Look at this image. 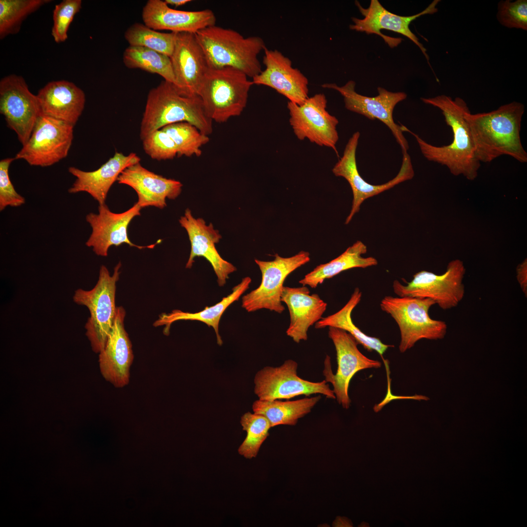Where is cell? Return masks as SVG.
Returning <instances> with one entry per match:
<instances>
[{"instance_id":"obj_26","label":"cell","mask_w":527,"mask_h":527,"mask_svg":"<svg viewBox=\"0 0 527 527\" xmlns=\"http://www.w3.org/2000/svg\"><path fill=\"white\" fill-rule=\"evenodd\" d=\"M306 286L298 287L284 286L281 301L289 310L290 322L286 331L287 335L297 343L307 339L310 326L323 317L327 304L317 294H310Z\"/></svg>"},{"instance_id":"obj_11","label":"cell","mask_w":527,"mask_h":527,"mask_svg":"<svg viewBox=\"0 0 527 527\" xmlns=\"http://www.w3.org/2000/svg\"><path fill=\"white\" fill-rule=\"evenodd\" d=\"M298 364L287 360L280 366H266L256 374L254 392L263 400L290 399L296 396L320 394L332 399L335 395L324 380L312 382L297 375Z\"/></svg>"},{"instance_id":"obj_10","label":"cell","mask_w":527,"mask_h":527,"mask_svg":"<svg viewBox=\"0 0 527 527\" xmlns=\"http://www.w3.org/2000/svg\"><path fill=\"white\" fill-rule=\"evenodd\" d=\"M74 126L41 114L27 142L16 155L33 166H51L65 158L73 139Z\"/></svg>"},{"instance_id":"obj_29","label":"cell","mask_w":527,"mask_h":527,"mask_svg":"<svg viewBox=\"0 0 527 527\" xmlns=\"http://www.w3.org/2000/svg\"><path fill=\"white\" fill-rule=\"evenodd\" d=\"M366 252V246L361 241H357L338 257L316 266L299 283L303 286L308 285L315 288L325 280L331 278L344 271L353 268H365L376 265L378 261L374 257L362 256Z\"/></svg>"},{"instance_id":"obj_4","label":"cell","mask_w":527,"mask_h":527,"mask_svg":"<svg viewBox=\"0 0 527 527\" xmlns=\"http://www.w3.org/2000/svg\"><path fill=\"white\" fill-rule=\"evenodd\" d=\"M195 35L209 68L231 67L253 78L262 70L258 56L266 47L262 38L244 37L237 31L214 25Z\"/></svg>"},{"instance_id":"obj_32","label":"cell","mask_w":527,"mask_h":527,"mask_svg":"<svg viewBox=\"0 0 527 527\" xmlns=\"http://www.w3.org/2000/svg\"><path fill=\"white\" fill-rule=\"evenodd\" d=\"M123 62L128 68L157 74L176 85L171 59L167 55L146 47L129 45L123 53Z\"/></svg>"},{"instance_id":"obj_17","label":"cell","mask_w":527,"mask_h":527,"mask_svg":"<svg viewBox=\"0 0 527 527\" xmlns=\"http://www.w3.org/2000/svg\"><path fill=\"white\" fill-rule=\"evenodd\" d=\"M439 0H433L422 12L409 16H402L392 13L386 10L377 0H371L369 7L364 8L359 1L355 4L363 16V19L352 17L353 24L349 25L351 30L365 32L367 34H374L382 37L390 47L393 48L402 41L401 38H395L383 34L381 30L385 29L402 34L408 38L421 50L428 63L429 57L426 49L419 41L418 38L409 28L410 23L419 17L426 14H433L438 11L437 4Z\"/></svg>"},{"instance_id":"obj_13","label":"cell","mask_w":527,"mask_h":527,"mask_svg":"<svg viewBox=\"0 0 527 527\" xmlns=\"http://www.w3.org/2000/svg\"><path fill=\"white\" fill-rule=\"evenodd\" d=\"M328 337L335 347L338 367L335 375L331 370L330 359L326 357L324 374L325 381L333 386L336 399L343 408L349 407L351 401L348 395L350 382L359 371L367 368H379L380 362L368 358L358 349L359 344L349 333L342 329L328 327Z\"/></svg>"},{"instance_id":"obj_30","label":"cell","mask_w":527,"mask_h":527,"mask_svg":"<svg viewBox=\"0 0 527 527\" xmlns=\"http://www.w3.org/2000/svg\"><path fill=\"white\" fill-rule=\"evenodd\" d=\"M362 296L360 289L358 287L355 288L347 303L341 309L332 315L322 318L315 323V327L322 329L334 327L345 330L367 351H376L383 358V355L386 350L394 346L385 344L379 339L365 334L352 321V312L360 302Z\"/></svg>"},{"instance_id":"obj_2","label":"cell","mask_w":527,"mask_h":527,"mask_svg":"<svg viewBox=\"0 0 527 527\" xmlns=\"http://www.w3.org/2000/svg\"><path fill=\"white\" fill-rule=\"evenodd\" d=\"M524 105L513 101L488 112L466 116L476 154L481 162H490L508 155L520 162H527V153L520 138Z\"/></svg>"},{"instance_id":"obj_42","label":"cell","mask_w":527,"mask_h":527,"mask_svg":"<svg viewBox=\"0 0 527 527\" xmlns=\"http://www.w3.org/2000/svg\"><path fill=\"white\" fill-rule=\"evenodd\" d=\"M190 0H165L164 2L168 5H171L175 6L176 7L183 5L188 2H190Z\"/></svg>"},{"instance_id":"obj_3","label":"cell","mask_w":527,"mask_h":527,"mask_svg":"<svg viewBox=\"0 0 527 527\" xmlns=\"http://www.w3.org/2000/svg\"><path fill=\"white\" fill-rule=\"evenodd\" d=\"M187 122L209 135L212 121L206 115L198 96L183 94L165 80L149 92L140 126L142 141L154 131L174 123Z\"/></svg>"},{"instance_id":"obj_15","label":"cell","mask_w":527,"mask_h":527,"mask_svg":"<svg viewBox=\"0 0 527 527\" xmlns=\"http://www.w3.org/2000/svg\"><path fill=\"white\" fill-rule=\"evenodd\" d=\"M0 113L22 145L28 141L41 114L37 95L21 76L10 75L0 81Z\"/></svg>"},{"instance_id":"obj_24","label":"cell","mask_w":527,"mask_h":527,"mask_svg":"<svg viewBox=\"0 0 527 527\" xmlns=\"http://www.w3.org/2000/svg\"><path fill=\"white\" fill-rule=\"evenodd\" d=\"M144 24L155 30H167L171 32L196 33L208 26L215 25L216 17L210 9L195 11L171 8L161 0H149L142 9Z\"/></svg>"},{"instance_id":"obj_21","label":"cell","mask_w":527,"mask_h":527,"mask_svg":"<svg viewBox=\"0 0 527 527\" xmlns=\"http://www.w3.org/2000/svg\"><path fill=\"white\" fill-rule=\"evenodd\" d=\"M179 223L187 231L191 243L190 253L185 267L191 268L196 257H204L212 265L218 285L224 286L229 275L237 268L224 260L215 247V244L222 238L219 231L214 228L212 223L206 225L202 218H195L188 208L185 210L184 216L181 217Z\"/></svg>"},{"instance_id":"obj_39","label":"cell","mask_w":527,"mask_h":527,"mask_svg":"<svg viewBox=\"0 0 527 527\" xmlns=\"http://www.w3.org/2000/svg\"><path fill=\"white\" fill-rule=\"evenodd\" d=\"M497 18L503 26L509 28L527 30V0H501L498 4Z\"/></svg>"},{"instance_id":"obj_22","label":"cell","mask_w":527,"mask_h":527,"mask_svg":"<svg viewBox=\"0 0 527 527\" xmlns=\"http://www.w3.org/2000/svg\"><path fill=\"white\" fill-rule=\"evenodd\" d=\"M170 58L175 86L185 95L198 96L209 67L195 34L177 33L174 50Z\"/></svg>"},{"instance_id":"obj_20","label":"cell","mask_w":527,"mask_h":527,"mask_svg":"<svg viewBox=\"0 0 527 527\" xmlns=\"http://www.w3.org/2000/svg\"><path fill=\"white\" fill-rule=\"evenodd\" d=\"M125 316L124 309L117 307L112 328L99 356L101 374L116 388H122L128 384L134 359L132 344L124 328Z\"/></svg>"},{"instance_id":"obj_36","label":"cell","mask_w":527,"mask_h":527,"mask_svg":"<svg viewBox=\"0 0 527 527\" xmlns=\"http://www.w3.org/2000/svg\"><path fill=\"white\" fill-rule=\"evenodd\" d=\"M241 424L247 435L239 446L238 452L246 459L255 458L262 444L269 435L268 431L271 427L270 424L264 416L250 412L242 416Z\"/></svg>"},{"instance_id":"obj_28","label":"cell","mask_w":527,"mask_h":527,"mask_svg":"<svg viewBox=\"0 0 527 527\" xmlns=\"http://www.w3.org/2000/svg\"><path fill=\"white\" fill-rule=\"evenodd\" d=\"M251 283L249 277L243 278L238 284L232 288V292L214 305L206 307L202 311L190 313L175 309L169 313L161 314L153 325L160 326L164 325L163 332L168 336L170 333L171 324L178 321H198L204 323L209 327L214 329L217 338V344L221 345L223 341L219 334V326L221 318L226 309L234 302L237 301L241 296L248 289Z\"/></svg>"},{"instance_id":"obj_14","label":"cell","mask_w":527,"mask_h":527,"mask_svg":"<svg viewBox=\"0 0 527 527\" xmlns=\"http://www.w3.org/2000/svg\"><path fill=\"white\" fill-rule=\"evenodd\" d=\"M355 86L356 83L352 80L349 81L342 86L335 83L322 85L323 88L332 89L339 92L344 98L346 109L371 120H378L385 124L400 145L403 154L407 153L409 145L403 134V125L396 124L393 118L395 106L406 98V93L391 92L379 87L377 88L378 95L370 97L358 93L355 91Z\"/></svg>"},{"instance_id":"obj_18","label":"cell","mask_w":527,"mask_h":527,"mask_svg":"<svg viewBox=\"0 0 527 527\" xmlns=\"http://www.w3.org/2000/svg\"><path fill=\"white\" fill-rule=\"evenodd\" d=\"M141 209L136 203L126 211L116 213L111 211L105 203L99 204L97 214L90 213L86 216V220L92 228L91 234L85 243L86 246L92 247L96 255L102 257L108 255L111 246H118L122 243L140 249L153 248L161 240L154 244L141 246L132 243L128 236V226L134 217L140 215Z\"/></svg>"},{"instance_id":"obj_6","label":"cell","mask_w":527,"mask_h":527,"mask_svg":"<svg viewBox=\"0 0 527 527\" xmlns=\"http://www.w3.org/2000/svg\"><path fill=\"white\" fill-rule=\"evenodd\" d=\"M121 263L114 267L112 275L102 265L98 282L91 290L78 289L75 292L74 302L87 307L90 317L85 325L86 336L93 351L99 353L104 347L114 324L117 307L115 304L116 283L119 279Z\"/></svg>"},{"instance_id":"obj_34","label":"cell","mask_w":527,"mask_h":527,"mask_svg":"<svg viewBox=\"0 0 527 527\" xmlns=\"http://www.w3.org/2000/svg\"><path fill=\"white\" fill-rule=\"evenodd\" d=\"M49 0H0V38L17 33L23 20Z\"/></svg>"},{"instance_id":"obj_9","label":"cell","mask_w":527,"mask_h":527,"mask_svg":"<svg viewBox=\"0 0 527 527\" xmlns=\"http://www.w3.org/2000/svg\"><path fill=\"white\" fill-rule=\"evenodd\" d=\"M274 257L270 261L255 260L261 272L262 281L257 288L242 298V306L248 312L266 309L282 313L284 310L281 301L284 282L290 274L310 260L309 253L304 251L290 257L278 254Z\"/></svg>"},{"instance_id":"obj_12","label":"cell","mask_w":527,"mask_h":527,"mask_svg":"<svg viewBox=\"0 0 527 527\" xmlns=\"http://www.w3.org/2000/svg\"><path fill=\"white\" fill-rule=\"evenodd\" d=\"M326 105L327 100L323 93L308 97L300 105L288 101L289 121L299 140L308 139L319 146L331 148L338 155L339 121L326 110Z\"/></svg>"},{"instance_id":"obj_31","label":"cell","mask_w":527,"mask_h":527,"mask_svg":"<svg viewBox=\"0 0 527 527\" xmlns=\"http://www.w3.org/2000/svg\"><path fill=\"white\" fill-rule=\"evenodd\" d=\"M321 398L318 395L286 401L259 399L253 403L252 409L254 413L265 417L271 427L281 425L294 426L311 411Z\"/></svg>"},{"instance_id":"obj_23","label":"cell","mask_w":527,"mask_h":527,"mask_svg":"<svg viewBox=\"0 0 527 527\" xmlns=\"http://www.w3.org/2000/svg\"><path fill=\"white\" fill-rule=\"evenodd\" d=\"M117 182L129 186L136 192L137 203L142 208L148 206L163 208L167 205L166 199L177 198L182 186L180 182L150 171L140 162L124 169Z\"/></svg>"},{"instance_id":"obj_7","label":"cell","mask_w":527,"mask_h":527,"mask_svg":"<svg viewBox=\"0 0 527 527\" xmlns=\"http://www.w3.org/2000/svg\"><path fill=\"white\" fill-rule=\"evenodd\" d=\"M436 304L428 298L410 296H385L381 301V309L390 315L397 324L401 334L399 349L404 353L422 339L443 338L447 324L434 320L429 315L430 308Z\"/></svg>"},{"instance_id":"obj_25","label":"cell","mask_w":527,"mask_h":527,"mask_svg":"<svg viewBox=\"0 0 527 527\" xmlns=\"http://www.w3.org/2000/svg\"><path fill=\"white\" fill-rule=\"evenodd\" d=\"M140 158L135 153L125 155L116 151L112 157L94 171H85L74 166L69 167L68 172L76 179L68 192L71 194L85 192L99 204H104L111 187L117 181L121 173L127 167L140 162Z\"/></svg>"},{"instance_id":"obj_37","label":"cell","mask_w":527,"mask_h":527,"mask_svg":"<svg viewBox=\"0 0 527 527\" xmlns=\"http://www.w3.org/2000/svg\"><path fill=\"white\" fill-rule=\"evenodd\" d=\"M81 3V0H64L55 6L51 33L56 42H63L67 39L69 26L80 11Z\"/></svg>"},{"instance_id":"obj_40","label":"cell","mask_w":527,"mask_h":527,"mask_svg":"<svg viewBox=\"0 0 527 527\" xmlns=\"http://www.w3.org/2000/svg\"><path fill=\"white\" fill-rule=\"evenodd\" d=\"M15 158L0 161V210L6 207H19L25 203V198L15 190L9 176V168Z\"/></svg>"},{"instance_id":"obj_33","label":"cell","mask_w":527,"mask_h":527,"mask_svg":"<svg viewBox=\"0 0 527 527\" xmlns=\"http://www.w3.org/2000/svg\"><path fill=\"white\" fill-rule=\"evenodd\" d=\"M177 33H162L144 24L135 23L125 31L124 38L130 46L146 47L170 57L173 53Z\"/></svg>"},{"instance_id":"obj_41","label":"cell","mask_w":527,"mask_h":527,"mask_svg":"<svg viewBox=\"0 0 527 527\" xmlns=\"http://www.w3.org/2000/svg\"><path fill=\"white\" fill-rule=\"evenodd\" d=\"M517 279L523 292L527 294V262L526 259L517 267Z\"/></svg>"},{"instance_id":"obj_5","label":"cell","mask_w":527,"mask_h":527,"mask_svg":"<svg viewBox=\"0 0 527 527\" xmlns=\"http://www.w3.org/2000/svg\"><path fill=\"white\" fill-rule=\"evenodd\" d=\"M253 84L239 70L231 67L208 68L198 96L207 116L212 121L224 122L241 114Z\"/></svg>"},{"instance_id":"obj_35","label":"cell","mask_w":527,"mask_h":527,"mask_svg":"<svg viewBox=\"0 0 527 527\" xmlns=\"http://www.w3.org/2000/svg\"><path fill=\"white\" fill-rule=\"evenodd\" d=\"M162 129L174 141L179 157L201 156V147L209 141L208 136L203 134L194 125L187 122L172 123Z\"/></svg>"},{"instance_id":"obj_19","label":"cell","mask_w":527,"mask_h":527,"mask_svg":"<svg viewBox=\"0 0 527 527\" xmlns=\"http://www.w3.org/2000/svg\"><path fill=\"white\" fill-rule=\"evenodd\" d=\"M264 70L252 78L253 84L271 87L289 101L300 105L308 97V81L291 61L279 51L264 49Z\"/></svg>"},{"instance_id":"obj_1","label":"cell","mask_w":527,"mask_h":527,"mask_svg":"<svg viewBox=\"0 0 527 527\" xmlns=\"http://www.w3.org/2000/svg\"><path fill=\"white\" fill-rule=\"evenodd\" d=\"M421 100L441 110L446 124L452 129L453 140L448 145L436 146L426 142L407 127L405 131L415 137L422 153L427 160L446 166L454 176L462 175L469 180L475 179L481 164L466 119L470 111L466 101L460 97L452 99L445 95L421 98Z\"/></svg>"},{"instance_id":"obj_38","label":"cell","mask_w":527,"mask_h":527,"mask_svg":"<svg viewBox=\"0 0 527 527\" xmlns=\"http://www.w3.org/2000/svg\"><path fill=\"white\" fill-rule=\"evenodd\" d=\"M142 141L143 149L151 158L158 161L171 160L177 156L173 140L162 129L151 133Z\"/></svg>"},{"instance_id":"obj_8","label":"cell","mask_w":527,"mask_h":527,"mask_svg":"<svg viewBox=\"0 0 527 527\" xmlns=\"http://www.w3.org/2000/svg\"><path fill=\"white\" fill-rule=\"evenodd\" d=\"M465 272L463 262L455 259L449 262L443 274L422 270L415 274L410 282L405 281V285L395 280L393 289L398 296L428 298L441 308L449 309L457 306L464 297Z\"/></svg>"},{"instance_id":"obj_16","label":"cell","mask_w":527,"mask_h":527,"mask_svg":"<svg viewBox=\"0 0 527 527\" xmlns=\"http://www.w3.org/2000/svg\"><path fill=\"white\" fill-rule=\"evenodd\" d=\"M360 137L359 131L353 133L345 146L343 156L332 169L336 176L344 178L352 189V204L350 212L346 219L345 224L349 223L366 199L411 180L414 176L410 157L407 153H405L403 154L400 171L393 179L380 185H373L365 181L359 173L356 162V153Z\"/></svg>"},{"instance_id":"obj_27","label":"cell","mask_w":527,"mask_h":527,"mask_svg":"<svg viewBox=\"0 0 527 527\" xmlns=\"http://www.w3.org/2000/svg\"><path fill=\"white\" fill-rule=\"evenodd\" d=\"M41 114L74 126L84 109V92L72 82L52 81L40 89L37 95Z\"/></svg>"}]
</instances>
